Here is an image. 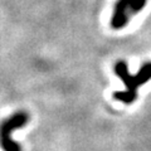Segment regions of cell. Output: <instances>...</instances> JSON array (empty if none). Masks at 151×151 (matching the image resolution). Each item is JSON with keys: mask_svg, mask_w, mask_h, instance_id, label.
I'll return each instance as SVG.
<instances>
[{"mask_svg": "<svg viewBox=\"0 0 151 151\" xmlns=\"http://www.w3.org/2000/svg\"><path fill=\"white\" fill-rule=\"evenodd\" d=\"M115 73L119 76V78L121 79L125 84L124 91H119L113 94L115 100L120 101L126 105L135 102L136 97H137V91L139 88L145 84L146 82L151 79V62H147L142 64L139 69V72L136 74H132L129 72V67L124 60L117 62L115 65Z\"/></svg>", "mask_w": 151, "mask_h": 151, "instance_id": "1", "label": "cell"}, {"mask_svg": "<svg viewBox=\"0 0 151 151\" xmlns=\"http://www.w3.org/2000/svg\"><path fill=\"white\" fill-rule=\"evenodd\" d=\"M29 121V115L25 111H19L8 117L0 124V146L4 151H22V146L13 140L14 130L22 129Z\"/></svg>", "mask_w": 151, "mask_h": 151, "instance_id": "2", "label": "cell"}, {"mask_svg": "<svg viewBox=\"0 0 151 151\" xmlns=\"http://www.w3.org/2000/svg\"><path fill=\"white\" fill-rule=\"evenodd\" d=\"M146 5V0H117L111 18L113 29H122Z\"/></svg>", "mask_w": 151, "mask_h": 151, "instance_id": "3", "label": "cell"}]
</instances>
